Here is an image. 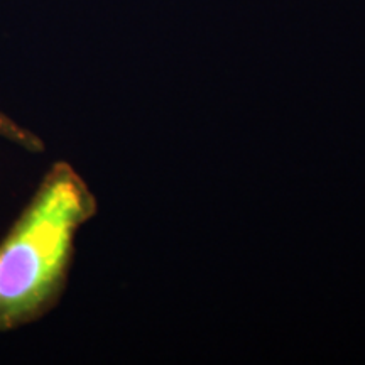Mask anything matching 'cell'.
Listing matches in <instances>:
<instances>
[{
	"mask_svg": "<svg viewBox=\"0 0 365 365\" xmlns=\"http://www.w3.org/2000/svg\"><path fill=\"white\" fill-rule=\"evenodd\" d=\"M0 139L24 149L27 153L39 154L44 150L43 139L39 135H36L31 129H27V127L21 125L17 120H14L2 108H0Z\"/></svg>",
	"mask_w": 365,
	"mask_h": 365,
	"instance_id": "cell-2",
	"label": "cell"
},
{
	"mask_svg": "<svg viewBox=\"0 0 365 365\" xmlns=\"http://www.w3.org/2000/svg\"><path fill=\"white\" fill-rule=\"evenodd\" d=\"M93 191L70 163H54L0 240V333L44 318L65 293L76 235L97 215Z\"/></svg>",
	"mask_w": 365,
	"mask_h": 365,
	"instance_id": "cell-1",
	"label": "cell"
}]
</instances>
